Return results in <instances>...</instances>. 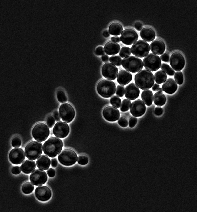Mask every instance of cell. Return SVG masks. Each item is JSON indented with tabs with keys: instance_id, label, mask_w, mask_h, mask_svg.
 I'll return each instance as SVG.
<instances>
[{
	"instance_id": "6da1fadb",
	"label": "cell",
	"mask_w": 197,
	"mask_h": 212,
	"mask_svg": "<svg viewBox=\"0 0 197 212\" xmlns=\"http://www.w3.org/2000/svg\"><path fill=\"white\" fill-rule=\"evenodd\" d=\"M134 81L136 85L141 89L150 88L154 83L153 74L146 69L141 70L135 75Z\"/></svg>"
},
{
	"instance_id": "7a4b0ae2",
	"label": "cell",
	"mask_w": 197,
	"mask_h": 212,
	"mask_svg": "<svg viewBox=\"0 0 197 212\" xmlns=\"http://www.w3.org/2000/svg\"><path fill=\"white\" fill-rule=\"evenodd\" d=\"M63 143L61 140L55 137L49 138L43 144V150L44 153L49 157H55L61 151Z\"/></svg>"
},
{
	"instance_id": "3957f363",
	"label": "cell",
	"mask_w": 197,
	"mask_h": 212,
	"mask_svg": "<svg viewBox=\"0 0 197 212\" xmlns=\"http://www.w3.org/2000/svg\"><path fill=\"white\" fill-rule=\"evenodd\" d=\"M96 89L98 93L101 96L105 98H109L115 94L116 85L111 80L102 79L98 83Z\"/></svg>"
},
{
	"instance_id": "277c9868",
	"label": "cell",
	"mask_w": 197,
	"mask_h": 212,
	"mask_svg": "<svg viewBox=\"0 0 197 212\" xmlns=\"http://www.w3.org/2000/svg\"><path fill=\"white\" fill-rule=\"evenodd\" d=\"M122 64L125 69L133 73L140 71L143 67L142 60L134 56H128L125 57L122 60Z\"/></svg>"
},
{
	"instance_id": "5b68a950",
	"label": "cell",
	"mask_w": 197,
	"mask_h": 212,
	"mask_svg": "<svg viewBox=\"0 0 197 212\" xmlns=\"http://www.w3.org/2000/svg\"><path fill=\"white\" fill-rule=\"evenodd\" d=\"M24 151L25 156L27 158L35 160L42 153V144L38 141H31L26 145Z\"/></svg>"
},
{
	"instance_id": "8992f818",
	"label": "cell",
	"mask_w": 197,
	"mask_h": 212,
	"mask_svg": "<svg viewBox=\"0 0 197 212\" xmlns=\"http://www.w3.org/2000/svg\"><path fill=\"white\" fill-rule=\"evenodd\" d=\"M78 157L75 151L70 149L66 148L61 151L58 156L59 162L62 165L70 166L77 161Z\"/></svg>"
},
{
	"instance_id": "52a82bcc",
	"label": "cell",
	"mask_w": 197,
	"mask_h": 212,
	"mask_svg": "<svg viewBox=\"0 0 197 212\" xmlns=\"http://www.w3.org/2000/svg\"><path fill=\"white\" fill-rule=\"evenodd\" d=\"M50 134L48 127L44 123H39L36 124L32 130V135L37 141L42 142L46 140Z\"/></svg>"
},
{
	"instance_id": "ba28073f",
	"label": "cell",
	"mask_w": 197,
	"mask_h": 212,
	"mask_svg": "<svg viewBox=\"0 0 197 212\" xmlns=\"http://www.w3.org/2000/svg\"><path fill=\"white\" fill-rule=\"evenodd\" d=\"M143 63L146 69L153 72L156 71L160 68L161 61L158 56L151 53L144 57Z\"/></svg>"
},
{
	"instance_id": "9c48e42d",
	"label": "cell",
	"mask_w": 197,
	"mask_h": 212,
	"mask_svg": "<svg viewBox=\"0 0 197 212\" xmlns=\"http://www.w3.org/2000/svg\"><path fill=\"white\" fill-rule=\"evenodd\" d=\"M149 44L146 41L139 40L134 42L131 47V51L134 55L139 58L145 57L149 53Z\"/></svg>"
},
{
	"instance_id": "30bf717a",
	"label": "cell",
	"mask_w": 197,
	"mask_h": 212,
	"mask_svg": "<svg viewBox=\"0 0 197 212\" xmlns=\"http://www.w3.org/2000/svg\"><path fill=\"white\" fill-rule=\"evenodd\" d=\"M59 114L62 120L65 122L69 123L74 119L75 112L73 107L69 103H64L60 106Z\"/></svg>"
},
{
	"instance_id": "8fae6325",
	"label": "cell",
	"mask_w": 197,
	"mask_h": 212,
	"mask_svg": "<svg viewBox=\"0 0 197 212\" xmlns=\"http://www.w3.org/2000/svg\"><path fill=\"white\" fill-rule=\"evenodd\" d=\"M48 179L47 174L43 170L37 169L34 170L30 176L31 182L35 186L44 184Z\"/></svg>"
},
{
	"instance_id": "7c38bea8",
	"label": "cell",
	"mask_w": 197,
	"mask_h": 212,
	"mask_svg": "<svg viewBox=\"0 0 197 212\" xmlns=\"http://www.w3.org/2000/svg\"><path fill=\"white\" fill-rule=\"evenodd\" d=\"M120 38L121 41L124 44L131 45L137 40L138 35L133 29L127 28L122 31Z\"/></svg>"
},
{
	"instance_id": "4fadbf2b",
	"label": "cell",
	"mask_w": 197,
	"mask_h": 212,
	"mask_svg": "<svg viewBox=\"0 0 197 212\" xmlns=\"http://www.w3.org/2000/svg\"><path fill=\"white\" fill-rule=\"evenodd\" d=\"M169 62L172 68L177 71L182 70L185 65L183 56L178 52H175L172 54L169 59Z\"/></svg>"
},
{
	"instance_id": "5bb4252c",
	"label": "cell",
	"mask_w": 197,
	"mask_h": 212,
	"mask_svg": "<svg viewBox=\"0 0 197 212\" xmlns=\"http://www.w3.org/2000/svg\"><path fill=\"white\" fill-rule=\"evenodd\" d=\"M101 71L102 75L105 78L113 80L116 78L118 70L114 65L110 62H106L102 66Z\"/></svg>"
},
{
	"instance_id": "9a60e30c",
	"label": "cell",
	"mask_w": 197,
	"mask_h": 212,
	"mask_svg": "<svg viewBox=\"0 0 197 212\" xmlns=\"http://www.w3.org/2000/svg\"><path fill=\"white\" fill-rule=\"evenodd\" d=\"M70 128L65 122L62 121L57 122L53 129V132L55 136L60 138L66 137L68 134Z\"/></svg>"
},
{
	"instance_id": "2e32d148",
	"label": "cell",
	"mask_w": 197,
	"mask_h": 212,
	"mask_svg": "<svg viewBox=\"0 0 197 212\" xmlns=\"http://www.w3.org/2000/svg\"><path fill=\"white\" fill-rule=\"evenodd\" d=\"M130 112L135 117L142 116L145 113L146 107L144 102L138 99L133 102L130 106Z\"/></svg>"
},
{
	"instance_id": "e0dca14e",
	"label": "cell",
	"mask_w": 197,
	"mask_h": 212,
	"mask_svg": "<svg viewBox=\"0 0 197 212\" xmlns=\"http://www.w3.org/2000/svg\"><path fill=\"white\" fill-rule=\"evenodd\" d=\"M9 158L12 164L18 165L22 163L25 158L23 150L19 147H15L11 150L9 154Z\"/></svg>"
},
{
	"instance_id": "ac0fdd59",
	"label": "cell",
	"mask_w": 197,
	"mask_h": 212,
	"mask_svg": "<svg viewBox=\"0 0 197 212\" xmlns=\"http://www.w3.org/2000/svg\"><path fill=\"white\" fill-rule=\"evenodd\" d=\"M35 194L36 198L38 200L46 201L50 199L52 194L49 187L45 185H40L36 188Z\"/></svg>"
},
{
	"instance_id": "d6986e66",
	"label": "cell",
	"mask_w": 197,
	"mask_h": 212,
	"mask_svg": "<svg viewBox=\"0 0 197 212\" xmlns=\"http://www.w3.org/2000/svg\"><path fill=\"white\" fill-rule=\"evenodd\" d=\"M102 114L106 120L111 122L117 120L120 116L119 110L115 107L111 106H106L103 109Z\"/></svg>"
},
{
	"instance_id": "ffe728a7",
	"label": "cell",
	"mask_w": 197,
	"mask_h": 212,
	"mask_svg": "<svg viewBox=\"0 0 197 212\" xmlns=\"http://www.w3.org/2000/svg\"><path fill=\"white\" fill-rule=\"evenodd\" d=\"M140 91L138 86L135 83H132L127 85L125 88L124 94L128 99L133 100L139 96Z\"/></svg>"
},
{
	"instance_id": "44dd1931",
	"label": "cell",
	"mask_w": 197,
	"mask_h": 212,
	"mask_svg": "<svg viewBox=\"0 0 197 212\" xmlns=\"http://www.w3.org/2000/svg\"><path fill=\"white\" fill-rule=\"evenodd\" d=\"M150 48L152 52L156 55H161L164 52L165 45L164 43L159 39H155L150 44Z\"/></svg>"
},
{
	"instance_id": "7402d4cb",
	"label": "cell",
	"mask_w": 197,
	"mask_h": 212,
	"mask_svg": "<svg viewBox=\"0 0 197 212\" xmlns=\"http://www.w3.org/2000/svg\"><path fill=\"white\" fill-rule=\"evenodd\" d=\"M132 75L129 71L122 69L117 75V81L122 86H125L129 83L132 79Z\"/></svg>"
},
{
	"instance_id": "603a6c76",
	"label": "cell",
	"mask_w": 197,
	"mask_h": 212,
	"mask_svg": "<svg viewBox=\"0 0 197 212\" xmlns=\"http://www.w3.org/2000/svg\"><path fill=\"white\" fill-rule=\"evenodd\" d=\"M178 86L176 82L173 79L168 78L165 80L162 85V91L165 93L172 94L177 90Z\"/></svg>"
},
{
	"instance_id": "cb8c5ba5",
	"label": "cell",
	"mask_w": 197,
	"mask_h": 212,
	"mask_svg": "<svg viewBox=\"0 0 197 212\" xmlns=\"http://www.w3.org/2000/svg\"><path fill=\"white\" fill-rule=\"evenodd\" d=\"M120 46L118 43L112 41L107 42L104 47L105 52L109 55L117 54L120 51Z\"/></svg>"
},
{
	"instance_id": "d4e9b609",
	"label": "cell",
	"mask_w": 197,
	"mask_h": 212,
	"mask_svg": "<svg viewBox=\"0 0 197 212\" xmlns=\"http://www.w3.org/2000/svg\"><path fill=\"white\" fill-rule=\"evenodd\" d=\"M140 36L144 40L147 42H150L155 39L156 35L155 31L152 28L146 27L141 30Z\"/></svg>"
},
{
	"instance_id": "484cf974",
	"label": "cell",
	"mask_w": 197,
	"mask_h": 212,
	"mask_svg": "<svg viewBox=\"0 0 197 212\" xmlns=\"http://www.w3.org/2000/svg\"><path fill=\"white\" fill-rule=\"evenodd\" d=\"M35 162L32 160L27 159L22 163L20 167L22 171L26 174H29L32 171L36 168Z\"/></svg>"
},
{
	"instance_id": "4316f807",
	"label": "cell",
	"mask_w": 197,
	"mask_h": 212,
	"mask_svg": "<svg viewBox=\"0 0 197 212\" xmlns=\"http://www.w3.org/2000/svg\"><path fill=\"white\" fill-rule=\"evenodd\" d=\"M51 161L50 158L45 155L40 156L37 158L36 164L37 167L43 170L48 169L50 166Z\"/></svg>"
},
{
	"instance_id": "83f0119b",
	"label": "cell",
	"mask_w": 197,
	"mask_h": 212,
	"mask_svg": "<svg viewBox=\"0 0 197 212\" xmlns=\"http://www.w3.org/2000/svg\"><path fill=\"white\" fill-rule=\"evenodd\" d=\"M141 98L146 105L150 106L152 104L153 94L151 91L149 90H144L141 93Z\"/></svg>"
},
{
	"instance_id": "f1b7e54d",
	"label": "cell",
	"mask_w": 197,
	"mask_h": 212,
	"mask_svg": "<svg viewBox=\"0 0 197 212\" xmlns=\"http://www.w3.org/2000/svg\"><path fill=\"white\" fill-rule=\"evenodd\" d=\"M123 30V27L120 23L114 22L109 25L108 31L112 35H119L121 34Z\"/></svg>"
},
{
	"instance_id": "f546056e",
	"label": "cell",
	"mask_w": 197,
	"mask_h": 212,
	"mask_svg": "<svg viewBox=\"0 0 197 212\" xmlns=\"http://www.w3.org/2000/svg\"><path fill=\"white\" fill-rule=\"evenodd\" d=\"M153 100L156 105L161 106L165 104L166 98L165 96L162 93L158 92L154 94Z\"/></svg>"
},
{
	"instance_id": "4dcf8cb0",
	"label": "cell",
	"mask_w": 197,
	"mask_h": 212,
	"mask_svg": "<svg viewBox=\"0 0 197 212\" xmlns=\"http://www.w3.org/2000/svg\"><path fill=\"white\" fill-rule=\"evenodd\" d=\"M154 77L156 82L158 84L163 83L167 78L166 73L162 70H159L155 73Z\"/></svg>"
},
{
	"instance_id": "1f68e13d",
	"label": "cell",
	"mask_w": 197,
	"mask_h": 212,
	"mask_svg": "<svg viewBox=\"0 0 197 212\" xmlns=\"http://www.w3.org/2000/svg\"><path fill=\"white\" fill-rule=\"evenodd\" d=\"M33 184L30 182L24 183L22 185V190L25 194H28L31 193L34 190Z\"/></svg>"
},
{
	"instance_id": "d6a6232c",
	"label": "cell",
	"mask_w": 197,
	"mask_h": 212,
	"mask_svg": "<svg viewBox=\"0 0 197 212\" xmlns=\"http://www.w3.org/2000/svg\"><path fill=\"white\" fill-rule=\"evenodd\" d=\"M161 69L169 75L173 76L175 71L168 64L163 63L161 65Z\"/></svg>"
},
{
	"instance_id": "836d02e7",
	"label": "cell",
	"mask_w": 197,
	"mask_h": 212,
	"mask_svg": "<svg viewBox=\"0 0 197 212\" xmlns=\"http://www.w3.org/2000/svg\"><path fill=\"white\" fill-rule=\"evenodd\" d=\"M110 102L112 105L117 108H119L120 106L121 100L118 96L114 95L110 98Z\"/></svg>"
},
{
	"instance_id": "e575fe53",
	"label": "cell",
	"mask_w": 197,
	"mask_h": 212,
	"mask_svg": "<svg viewBox=\"0 0 197 212\" xmlns=\"http://www.w3.org/2000/svg\"><path fill=\"white\" fill-rule=\"evenodd\" d=\"M131 101L129 100L125 99L122 101L120 107L121 111L125 112L128 111L130 107Z\"/></svg>"
},
{
	"instance_id": "d590c367",
	"label": "cell",
	"mask_w": 197,
	"mask_h": 212,
	"mask_svg": "<svg viewBox=\"0 0 197 212\" xmlns=\"http://www.w3.org/2000/svg\"><path fill=\"white\" fill-rule=\"evenodd\" d=\"M109 61L112 63L117 66H120L122 65V58L118 55H114L110 57L109 58Z\"/></svg>"
},
{
	"instance_id": "8d00e7d4",
	"label": "cell",
	"mask_w": 197,
	"mask_h": 212,
	"mask_svg": "<svg viewBox=\"0 0 197 212\" xmlns=\"http://www.w3.org/2000/svg\"><path fill=\"white\" fill-rule=\"evenodd\" d=\"M131 53V50L130 48L126 46H124L121 48L119 51V55L122 58H125L130 55Z\"/></svg>"
},
{
	"instance_id": "74e56055",
	"label": "cell",
	"mask_w": 197,
	"mask_h": 212,
	"mask_svg": "<svg viewBox=\"0 0 197 212\" xmlns=\"http://www.w3.org/2000/svg\"><path fill=\"white\" fill-rule=\"evenodd\" d=\"M57 97L58 101L61 103H65L67 101V98L65 94L61 90L57 91Z\"/></svg>"
},
{
	"instance_id": "f35d334b",
	"label": "cell",
	"mask_w": 197,
	"mask_h": 212,
	"mask_svg": "<svg viewBox=\"0 0 197 212\" xmlns=\"http://www.w3.org/2000/svg\"><path fill=\"white\" fill-rule=\"evenodd\" d=\"M176 82L179 85H181L183 83L184 78L182 73L180 71H177L175 72L174 77Z\"/></svg>"
},
{
	"instance_id": "ab89813d",
	"label": "cell",
	"mask_w": 197,
	"mask_h": 212,
	"mask_svg": "<svg viewBox=\"0 0 197 212\" xmlns=\"http://www.w3.org/2000/svg\"><path fill=\"white\" fill-rule=\"evenodd\" d=\"M78 164L81 165H85L87 164L88 162V159L86 156L81 155L79 156L77 159Z\"/></svg>"
},
{
	"instance_id": "60d3db41",
	"label": "cell",
	"mask_w": 197,
	"mask_h": 212,
	"mask_svg": "<svg viewBox=\"0 0 197 212\" xmlns=\"http://www.w3.org/2000/svg\"><path fill=\"white\" fill-rule=\"evenodd\" d=\"M124 87L121 85H118L116 88L115 93L119 97H122L124 94Z\"/></svg>"
},
{
	"instance_id": "b9f144b4",
	"label": "cell",
	"mask_w": 197,
	"mask_h": 212,
	"mask_svg": "<svg viewBox=\"0 0 197 212\" xmlns=\"http://www.w3.org/2000/svg\"><path fill=\"white\" fill-rule=\"evenodd\" d=\"M12 146L14 147H18L21 145V141L18 137H14L11 141Z\"/></svg>"
},
{
	"instance_id": "7bdbcfd3",
	"label": "cell",
	"mask_w": 197,
	"mask_h": 212,
	"mask_svg": "<svg viewBox=\"0 0 197 212\" xmlns=\"http://www.w3.org/2000/svg\"><path fill=\"white\" fill-rule=\"evenodd\" d=\"M118 123L120 126L122 127H127L128 125L127 120L123 117H121L119 118L118 120Z\"/></svg>"
},
{
	"instance_id": "ee69618b",
	"label": "cell",
	"mask_w": 197,
	"mask_h": 212,
	"mask_svg": "<svg viewBox=\"0 0 197 212\" xmlns=\"http://www.w3.org/2000/svg\"><path fill=\"white\" fill-rule=\"evenodd\" d=\"M46 122L48 127L51 128L53 126L55 123V119L52 116H50L47 118Z\"/></svg>"
},
{
	"instance_id": "f6af8a7d",
	"label": "cell",
	"mask_w": 197,
	"mask_h": 212,
	"mask_svg": "<svg viewBox=\"0 0 197 212\" xmlns=\"http://www.w3.org/2000/svg\"><path fill=\"white\" fill-rule=\"evenodd\" d=\"M137 122V118L134 116L131 117L129 121V125L130 128H133L136 124Z\"/></svg>"
},
{
	"instance_id": "bcb514c9",
	"label": "cell",
	"mask_w": 197,
	"mask_h": 212,
	"mask_svg": "<svg viewBox=\"0 0 197 212\" xmlns=\"http://www.w3.org/2000/svg\"><path fill=\"white\" fill-rule=\"evenodd\" d=\"M95 53L98 56L104 55L105 51L104 48L102 46H99L97 47L95 50Z\"/></svg>"
},
{
	"instance_id": "7dc6e473",
	"label": "cell",
	"mask_w": 197,
	"mask_h": 212,
	"mask_svg": "<svg viewBox=\"0 0 197 212\" xmlns=\"http://www.w3.org/2000/svg\"><path fill=\"white\" fill-rule=\"evenodd\" d=\"M160 58L163 61L168 63L169 61V55L166 53H165L162 54L160 56Z\"/></svg>"
},
{
	"instance_id": "c3c4849f",
	"label": "cell",
	"mask_w": 197,
	"mask_h": 212,
	"mask_svg": "<svg viewBox=\"0 0 197 212\" xmlns=\"http://www.w3.org/2000/svg\"><path fill=\"white\" fill-rule=\"evenodd\" d=\"M21 170L19 166H15L12 167L11 171L12 173L14 174L17 175L20 173Z\"/></svg>"
},
{
	"instance_id": "681fc988",
	"label": "cell",
	"mask_w": 197,
	"mask_h": 212,
	"mask_svg": "<svg viewBox=\"0 0 197 212\" xmlns=\"http://www.w3.org/2000/svg\"><path fill=\"white\" fill-rule=\"evenodd\" d=\"M163 113V110L162 108L159 106H158L155 109L154 113L157 116H160L162 115Z\"/></svg>"
},
{
	"instance_id": "f907efd6",
	"label": "cell",
	"mask_w": 197,
	"mask_h": 212,
	"mask_svg": "<svg viewBox=\"0 0 197 212\" xmlns=\"http://www.w3.org/2000/svg\"><path fill=\"white\" fill-rule=\"evenodd\" d=\"M47 173L48 176L51 177H54L55 174V171L52 168L48 169L47 171Z\"/></svg>"
},
{
	"instance_id": "816d5d0a",
	"label": "cell",
	"mask_w": 197,
	"mask_h": 212,
	"mask_svg": "<svg viewBox=\"0 0 197 212\" xmlns=\"http://www.w3.org/2000/svg\"><path fill=\"white\" fill-rule=\"evenodd\" d=\"M134 27L137 31H140L142 28L143 25L140 22H137L135 24Z\"/></svg>"
},
{
	"instance_id": "f5cc1de1",
	"label": "cell",
	"mask_w": 197,
	"mask_h": 212,
	"mask_svg": "<svg viewBox=\"0 0 197 212\" xmlns=\"http://www.w3.org/2000/svg\"><path fill=\"white\" fill-rule=\"evenodd\" d=\"M51 164L52 167L53 168H55L58 164V161L56 158L52 159L51 160Z\"/></svg>"
},
{
	"instance_id": "db71d44e",
	"label": "cell",
	"mask_w": 197,
	"mask_h": 212,
	"mask_svg": "<svg viewBox=\"0 0 197 212\" xmlns=\"http://www.w3.org/2000/svg\"><path fill=\"white\" fill-rule=\"evenodd\" d=\"M53 115L56 121H60V117L58 111H56L54 112Z\"/></svg>"
},
{
	"instance_id": "11a10c76",
	"label": "cell",
	"mask_w": 197,
	"mask_h": 212,
	"mask_svg": "<svg viewBox=\"0 0 197 212\" xmlns=\"http://www.w3.org/2000/svg\"><path fill=\"white\" fill-rule=\"evenodd\" d=\"M102 61L104 62H107L109 61V57L108 55L104 54L101 57Z\"/></svg>"
},
{
	"instance_id": "9f6ffc18",
	"label": "cell",
	"mask_w": 197,
	"mask_h": 212,
	"mask_svg": "<svg viewBox=\"0 0 197 212\" xmlns=\"http://www.w3.org/2000/svg\"><path fill=\"white\" fill-rule=\"evenodd\" d=\"M111 40L112 41H113L117 43L121 41L120 38L118 36L112 37L111 38Z\"/></svg>"
},
{
	"instance_id": "6f0895ef",
	"label": "cell",
	"mask_w": 197,
	"mask_h": 212,
	"mask_svg": "<svg viewBox=\"0 0 197 212\" xmlns=\"http://www.w3.org/2000/svg\"><path fill=\"white\" fill-rule=\"evenodd\" d=\"M160 87V86L159 85L156 83H155L153 85L152 89L154 91H156L158 90Z\"/></svg>"
},
{
	"instance_id": "680465c9",
	"label": "cell",
	"mask_w": 197,
	"mask_h": 212,
	"mask_svg": "<svg viewBox=\"0 0 197 212\" xmlns=\"http://www.w3.org/2000/svg\"><path fill=\"white\" fill-rule=\"evenodd\" d=\"M103 35L105 38L108 37L110 36V33L107 30H105L103 31Z\"/></svg>"
},
{
	"instance_id": "91938a15",
	"label": "cell",
	"mask_w": 197,
	"mask_h": 212,
	"mask_svg": "<svg viewBox=\"0 0 197 212\" xmlns=\"http://www.w3.org/2000/svg\"><path fill=\"white\" fill-rule=\"evenodd\" d=\"M157 91L158 92H160L161 93L163 92L162 88L161 87H159Z\"/></svg>"
}]
</instances>
